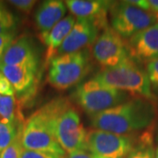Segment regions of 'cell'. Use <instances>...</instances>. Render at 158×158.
I'll return each mask as SVG.
<instances>
[{
    "label": "cell",
    "instance_id": "8fae6325",
    "mask_svg": "<svg viewBox=\"0 0 158 158\" xmlns=\"http://www.w3.org/2000/svg\"><path fill=\"white\" fill-rule=\"evenodd\" d=\"M129 57L136 62L158 59V22L127 40Z\"/></svg>",
    "mask_w": 158,
    "mask_h": 158
},
{
    "label": "cell",
    "instance_id": "f1b7e54d",
    "mask_svg": "<svg viewBox=\"0 0 158 158\" xmlns=\"http://www.w3.org/2000/svg\"><path fill=\"white\" fill-rule=\"evenodd\" d=\"M149 5V11L156 17L158 20V0H148Z\"/></svg>",
    "mask_w": 158,
    "mask_h": 158
},
{
    "label": "cell",
    "instance_id": "ffe728a7",
    "mask_svg": "<svg viewBox=\"0 0 158 158\" xmlns=\"http://www.w3.org/2000/svg\"><path fill=\"white\" fill-rule=\"evenodd\" d=\"M17 26V17L5 4L0 2V34L16 31Z\"/></svg>",
    "mask_w": 158,
    "mask_h": 158
},
{
    "label": "cell",
    "instance_id": "83f0119b",
    "mask_svg": "<svg viewBox=\"0 0 158 158\" xmlns=\"http://www.w3.org/2000/svg\"><path fill=\"white\" fill-rule=\"evenodd\" d=\"M131 4L135 5L137 7L141 8L145 11H149V5H148V0H130Z\"/></svg>",
    "mask_w": 158,
    "mask_h": 158
},
{
    "label": "cell",
    "instance_id": "277c9868",
    "mask_svg": "<svg viewBox=\"0 0 158 158\" xmlns=\"http://www.w3.org/2000/svg\"><path fill=\"white\" fill-rule=\"evenodd\" d=\"M89 68L90 57L86 49L56 56L49 62L48 83L58 90H67L80 83Z\"/></svg>",
    "mask_w": 158,
    "mask_h": 158
},
{
    "label": "cell",
    "instance_id": "30bf717a",
    "mask_svg": "<svg viewBox=\"0 0 158 158\" xmlns=\"http://www.w3.org/2000/svg\"><path fill=\"white\" fill-rule=\"evenodd\" d=\"M100 29L103 28L92 19L83 18L77 19L73 27L62 42L56 56L78 52L84 50L89 46H93L98 37Z\"/></svg>",
    "mask_w": 158,
    "mask_h": 158
},
{
    "label": "cell",
    "instance_id": "44dd1931",
    "mask_svg": "<svg viewBox=\"0 0 158 158\" xmlns=\"http://www.w3.org/2000/svg\"><path fill=\"white\" fill-rule=\"evenodd\" d=\"M146 71L153 94L156 98H158V59L148 62L146 64Z\"/></svg>",
    "mask_w": 158,
    "mask_h": 158
},
{
    "label": "cell",
    "instance_id": "cb8c5ba5",
    "mask_svg": "<svg viewBox=\"0 0 158 158\" xmlns=\"http://www.w3.org/2000/svg\"><path fill=\"white\" fill-rule=\"evenodd\" d=\"M9 3L11 6H14L19 11L25 12V13H30L33 10L34 6L36 4V1L34 0H11Z\"/></svg>",
    "mask_w": 158,
    "mask_h": 158
},
{
    "label": "cell",
    "instance_id": "484cf974",
    "mask_svg": "<svg viewBox=\"0 0 158 158\" xmlns=\"http://www.w3.org/2000/svg\"><path fill=\"white\" fill-rule=\"evenodd\" d=\"M0 94L5 96H14L15 90L8 79L2 74L0 77Z\"/></svg>",
    "mask_w": 158,
    "mask_h": 158
},
{
    "label": "cell",
    "instance_id": "8992f818",
    "mask_svg": "<svg viewBox=\"0 0 158 158\" xmlns=\"http://www.w3.org/2000/svg\"><path fill=\"white\" fill-rule=\"evenodd\" d=\"M20 141L24 149L34 150L64 156L65 152L51 132L48 118L42 108L37 110L24 123Z\"/></svg>",
    "mask_w": 158,
    "mask_h": 158
},
{
    "label": "cell",
    "instance_id": "e0dca14e",
    "mask_svg": "<svg viewBox=\"0 0 158 158\" xmlns=\"http://www.w3.org/2000/svg\"><path fill=\"white\" fill-rule=\"evenodd\" d=\"M126 158H155L152 127L143 131L136 138L135 147Z\"/></svg>",
    "mask_w": 158,
    "mask_h": 158
},
{
    "label": "cell",
    "instance_id": "3957f363",
    "mask_svg": "<svg viewBox=\"0 0 158 158\" xmlns=\"http://www.w3.org/2000/svg\"><path fill=\"white\" fill-rule=\"evenodd\" d=\"M93 78L102 85L125 91L133 96L156 101L146 69L140 63L128 58L111 68H104Z\"/></svg>",
    "mask_w": 158,
    "mask_h": 158
},
{
    "label": "cell",
    "instance_id": "d4e9b609",
    "mask_svg": "<svg viewBox=\"0 0 158 158\" xmlns=\"http://www.w3.org/2000/svg\"><path fill=\"white\" fill-rule=\"evenodd\" d=\"M21 158H64V156H60L50 154V153L27 150V149L23 148Z\"/></svg>",
    "mask_w": 158,
    "mask_h": 158
},
{
    "label": "cell",
    "instance_id": "7c38bea8",
    "mask_svg": "<svg viewBox=\"0 0 158 158\" xmlns=\"http://www.w3.org/2000/svg\"><path fill=\"white\" fill-rule=\"evenodd\" d=\"M0 63L11 66L28 65L39 68V53L34 40L27 35H22L14 40L1 58Z\"/></svg>",
    "mask_w": 158,
    "mask_h": 158
},
{
    "label": "cell",
    "instance_id": "5b68a950",
    "mask_svg": "<svg viewBox=\"0 0 158 158\" xmlns=\"http://www.w3.org/2000/svg\"><path fill=\"white\" fill-rule=\"evenodd\" d=\"M128 93L102 85L91 78L79 85L73 93V98L90 116L113 108L127 101Z\"/></svg>",
    "mask_w": 158,
    "mask_h": 158
},
{
    "label": "cell",
    "instance_id": "603a6c76",
    "mask_svg": "<svg viewBox=\"0 0 158 158\" xmlns=\"http://www.w3.org/2000/svg\"><path fill=\"white\" fill-rule=\"evenodd\" d=\"M15 39H16V31L0 34V60Z\"/></svg>",
    "mask_w": 158,
    "mask_h": 158
},
{
    "label": "cell",
    "instance_id": "52a82bcc",
    "mask_svg": "<svg viewBox=\"0 0 158 158\" xmlns=\"http://www.w3.org/2000/svg\"><path fill=\"white\" fill-rule=\"evenodd\" d=\"M109 11L111 28L125 40L158 22L151 11L142 10L129 1L113 2Z\"/></svg>",
    "mask_w": 158,
    "mask_h": 158
},
{
    "label": "cell",
    "instance_id": "4dcf8cb0",
    "mask_svg": "<svg viewBox=\"0 0 158 158\" xmlns=\"http://www.w3.org/2000/svg\"><path fill=\"white\" fill-rule=\"evenodd\" d=\"M1 76H2V73H1V72H0V77H1Z\"/></svg>",
    "mask_w": 158,
    "mask_h": 158
},
{
    "label": "cell",
    "instance_id": "4fadbf2b",
    "mask_svg": "<svg viewBox=\"0 0 158 158\" xmlns=\"http://www.w3.org/2000/svg\"><path fill=\"white\" fill-rule=\"evenodd\" d=\"M74 17L89 19L96 21L102 28L107 27L106 15L113 6V1L106 0H67L65 1Z\"/></svg>",
    "mask_w": 158,
    "mask_h": 158
},
{
    "label": "cell",
    "instance_id": "ac0fdd59",
    "mask_svg": "<svg viewBox=\"0 0 158 158\" xmlns=\"http://www.w3.org/2000/svg\"><path fill=\"white\" fill-rule=\"evenodd\" d=\"M22 127H18L17 123L0 120V153L6 149L15 140Z\"/></svg>",
    "mask_w": 158,
    "mask_h": 158
},
{
    "label": "cell",
    "instance_id": "5bb4252c",
    "mask_svg": "<svg viewBox=\"0 0 158 158\" xmlns=\"http://www.w3.org/2000/svg\"><path fill=\"white\" fill-rule=\"evenodd\" d=\"M0 72L8 79L19 96L27 97L35 88L38 68L28 65L11 66L0 63Z\"/></svg>",
    "mask_w": 158,
    "mask_h": 158
},
{
    "label": "cell",
    "instance_id": "ba28073f",
    "mask_svg": "<svg viewBox=\"0 0 158 158\" xmlns=\"http://www.w3.org/2000/svg\"><path fill=\"white\" fill-rule=\"evenodd\" d=\"M136 138L92 129L87 133V149L98 158H126L135 147Z\"/></svg>",
    "mask_w": 158,
    "mask_h": 158
},
{
    "label": "cell",
    "instance_id": "2e32d148",
    "mask_svg": "<svg viewBox=\"0 0 158 158\" xmlns=\"http://www.w3.org/2000/svg\"><path fill=\"white\" fill-rule=\"evenodd\" d=\"M76 20L77 19L73 15H68L64 17L52 28L48 34L40 39L47 48L45 53L46 65H48L51 60L56 56L60 47L71 31Z\"/></svg>",
    "mask_w": 158,
    "mask_h": 158
},
{
    "label": "cell",
    "instance_id": "f546056e",
    "mask_svg": "<svg viewBox=\"0 0 158 158\" xmlns=\"http://www.w3.org/2000/svg\"><path fill=\"white\" fill-rule=\"evenodd\" d=\"M155 158H158V142H157V146H156V149H155Z\"/></svg>",
    "mask_w": 158,
    "mask_h": 158
},
{
    "label": "cell",
    "instance_id": "1f68e13d",
    "mask_svg": "<svg viewBox=\"0 0 158 158\" xmlns=\"http://www.w3.org/2000/svg\"><path fill=\"white\" fill-rule=\"evenodd\" d=\"M157 138H158V129H157Z\"/></svg>",
    "mask_w": 158,
    "mask_h": 158
},
{
    "label": "cell",
    "instance_id": "4316f807",
    "mask_svg": "<svg viewBox=\"0 0 158 158\" xmlns=\"http://www.w3.org/2000/svg\"><path fill=\"white\" fill-rule=\"evenodd\" d=\"M67 158H98L89 150H78L69 154Z\"/></svg>",
    "mask_w": 158,
    "mask_h": 158
},
{
    "label": "cell",
    "instance_id": "d6986e66",
    "mask_svg": "<svg viewBox=\"0 0 158 158\" xmlns=\"http://www.w3.org/2000/svg\"><path fill=\"white\" fill-rule=\"evenodd\" d=\"M16 118V101L14 96L0 94V120L14 122Z\"/></svg>",
    "mask_w": 158,
    "mask_h": 158
},
{
    "label": "cell",
    "instance_id": "9a60e30c",
    "mask_svg": "<svg viewBox=\"0 0 158 158\" xmlns=\"http://www.w3.org/2000/svg\"><path fill=\"white\" fill-rule=\"evenodd\" d=\"M67 10L65 2L62 0H46L38 6L34 13V21L40 39L62 20Z\"/></svg>",
    "mask_w": 158,
    "mask_h": 158
},
{
    "label": "cell",
    "instance_id": "7402d4cb",
    "mask_svg": "<svg viewBox=\"0 0 158 158\" xmlns=\"http://www.w3.org/2000/svg\"><path fill=\"white\" fill-rule=\"evenodd\" d=\"M20 134L21 130L15 140L6 149L0 153V158H21L23 148L20 141Z\"/></svg>",
    "mask_w": 158,
    "mask_h": 158
},
{
    "label": "cell",
    "instance_id": "6da1fadb",
    "mask_svg": "<svg viewBox=\"0 0 158 158\" xmlns=\"http://www.w3.org/2000/svg\"><path fill=\"white\" fill-rule=\"evenodd\" d=\"M157 114L156 101L133 96L113 108L91 116L94 129L128 135L152 127Z\"/></svg>",
    "mask_w": 158,
    "mask_h": 158
},
{
    "label": "cell",
    "instance_id": "9c48e42d",
    "mask_svg": "<svg viewBox=\"0 0 158 158\" xmlns=\"http://www.w3.org/2000/svg\"><path fill=\"white\" fill-rule=\"evenodd\" d=\"M92 56L104 68H111L130 58L127 40L107 27L92 46Z\"/></svg>",
    "mask_w": 158,
    "mask_h": 158
},
{
    "label": "cell",
    "instance_id": "7a4b0ae2",
    "mask_svg": "<svg viewBox=\"0 0 158 158\" xmlns=\"http://www.w3.org/2000/svg\"><path fill=\"white\" fill-rule=\"evenodd\" d=\"M45 113L51 132L64 152L69 154L87 149V131L81 121L77 108L65 98L46 104Z\"/></svg>",
    "mask_w": 158,
    "mask_h": 158
}]
</instances>
